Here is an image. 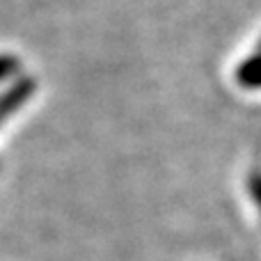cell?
I'll use <instances>...</instances> for the list:
<instances>
[{"instance_id":"obj_1","label":"cell","mask_w":261,"mask_h":261,"mask_svg":"<svg viewBox=\"0 0 261 261\" xmlns=\"http://www.w3.org/2000/svg\"><path fill=\"white\" fill-rule=\"evenodd\" d=\"M32 90H35V85L28 81H23V83H18L16 87H12V90L0 99V122H3L7 115H12L14 110L21 108V106L28 101V96L32 94Z\"/></svg>"},{"instance_id":"obj_2","label":"cell","mask_w":261,"mask_h":261,"mask_svg":"<svg viewBox=\"0 0 261 261\" xmlns=\"http://www.w3.org/2000/svg\"><path fill=\"white\" fill-rule=\"evenodd\" d=\"M14 67H16V64H14L12 58H0V81H3V78H7L9 73L14 71Z\"/></svg>"}]
</instances>
